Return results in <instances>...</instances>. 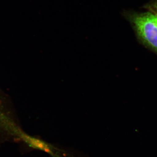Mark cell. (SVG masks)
Returning <instances> with one entry per match:
<instances>
[{"instance_id":"cell-2","label":"cell","mask_w":157,"mask_h":157,"mask_svg":"<svg viewBox=\"0 0 157 157\" xmlns=\"http://www.w3.org/2000/svg\"><path fill=\"white\" fill-rule=\"evenodd\" d=\"M144 8L157 16V0H152L144 6Z\"/></svg>"},{"instance_id":"cell-1","label":"cell","mask_w":157,"mask_h":157,"mask_svg":"<svg viewBox=\"0 0 157 157\" xmlns=\"http://www.w3.org/2000/svg\"><path fill=\"white\" fill-rule=\"evenodd\" d=\"M144 43L157 52V16L151 12H129L126 14Z\"/></svg>"}]
</instances>
